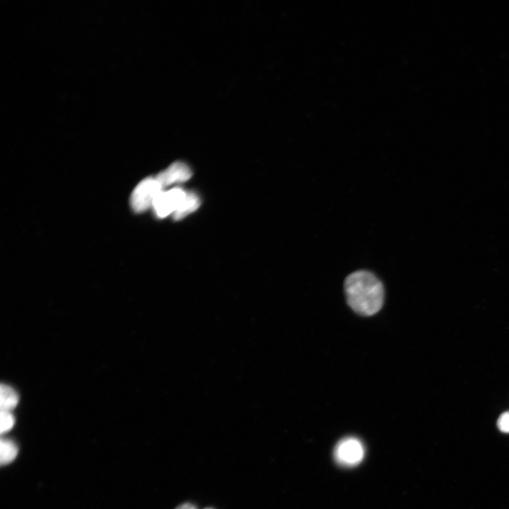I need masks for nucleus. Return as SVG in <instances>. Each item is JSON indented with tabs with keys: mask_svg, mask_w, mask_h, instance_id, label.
Returning <instances> with one entry per match:
<instances>
[{
	"mask_svg": "<svg viewBox=\"0 0 509 509\" xmlns=\"http://www.w3.org/2000/svg\"><path fill=\"white\" fill-rule=\"evenodd\" d=\"M345 291L349 306L362 315H373L383 306V284L370 272L361 270L350 275L345 282Z\"/></svg>",
	"mask_w": 509,
	"mask_h": 509,
	"instance_id": "nucleus-1",
	"label": "nucleus"
},
{
	"mask_svg": "<svg viewBox=\"0 0 509 509\" xmlns=\"http://www.w3.org/2000/svg\"><path fill=\"white\" fill-rule=\"evenodd\" d=\"M334 458L341 465L353 467L360 464L365 454L363 444L356 437H348L339 441L334 449Z\"/></svg>",
	"mask_w": 509,
	"mask_h": 509,
	"instance_id": "nucleus-2",
	"label": "nucleus"
},
{
	"mask_svg": "<svg viewBox=\"0 0 509 509\" xmlns=\"http://www.w3.org/2000/svg\"><path fill=\"white\" fill-rule=\"evenodd\" d=\"M163 187L157 180L149 178L142 182L132 196V206L136 212H142L153 206Z\"/></svg>",
	"mask_w": 509,
	"mask_h": 509,
	"instance_id": "nucleus-3",
	"label": "nucleus"
},
{
	"mask_svg": "<svg viewBox=\"0 0 509 509\" xmlns=\"http://www.w3.org/2000/svg\"><path fill=\"white\" fill-rule=\"evenodd\" d=\"M187 192L181 189L162 192L155 201L153 206L156 215L164 218L175 214L184 200Z\"/></svg>",
	"mask_w": 509,
	"mask_h": 509,
	"instance_id": "nucleus-4",
	"label": "nucleus"
},
{
	"mask_svg": "<svg viewBox=\"0 0 509 509\" xmlns=\"http://www.w3.org/2000/svg\"><path fill=\"white\" fill-rule=\"evenodd\" d=\"M191 177V169L186 163L175 162L160 173L156 179L164 188L175 184L187 182Z\"/></svg>",
	"mask_w": 509,
	"mask_h": 509,
	"instance_id": "nucleus-5",
	"label": "nucleus"
},
{
	"mask_svg": "<svg viewBox=\"0 0 509 509\" xmlns=\"http://www.w3.org/2000/svg\"><path fill=\"white\" fill-rule=\"evenodd\" d=\"M201 206L199 197L195 193H187L177 211L174 214L175 220H181L196 211Z\"/></svg>",
	"mask_w": 509,
	"mask_h": 509,
	"instance_id": "nucleus-6",
	"label": "nucleus"
},
{
	"mask_svg": "<svg viewBox=\"0 0 509 509\" xmlns=\"http://www.w3.org/2000/svg\"><path fill=\"white\" fill-rule=\"evenodd\" d=\"M0 393H1V398H0L1 410L11 412L18 403L17 393L12 388L5 385H2Z\"/></svg>",
	"mask_w": 509,
	"mask_h": 509,
	"instance_id": "nucleus-7",
	"label": "nucleus"
},
{
	"mask_svg": "<svg viewBox=\"0 0 509 509\" xmlns=\"http://www.w3.org/2000/svg\"><path fill=\"white\" fill-rule=\"evenodd\" d=\"M0 447V461L2 465H7L13 462L17 457L18 448L17 445L11 440L2 439Z\"/></svg>",
	"mask_w": 509,
	"mask_h": 509,
	"instance_id": "nucleus-8",
	"label": "nucleus"
},
{
	"mask_svg": "<svg viewBox=\"0 0 509 509\" xmlns=\"http://www.w3.org/2000/svg\"><path fill=\"white\" fill-rule=\"evenodd\" d=\"M15 417L9 411L1 410V430L2 434L10 431L15 425Z\"/></svg>",
	"mask_w": 509,
	"mask_h": 509,
	"instance_id": "nucleus-9",
	"label": "nucleus"
},
{
	"mask_svg": "<svg viewBox=\"0 0 509 509\" xmlns=\"http://www.w3.org/2000/svg\"><path fill=\"white\" fill-rule=\"evenodd\" d=\"M497 426L503 433H509V412L503 413L498 418Z\"/></svg>",
	"mask_w": 509,
	"mask_h": 509,
	"instance_id": "nucleus-10",
	"label": "nucleus"
},
{
	"mask_svg": "<svg viewBox=\"0 0 509 509\" xmlns=\"http://www.w3.org/2000/svg\"><path fill=\"white\" fill-rule=\"evenodd\" d=\"M176 509H197L196 506L190 503H186L178 506Z\"/></svg>",
	"mask_w": 509,
	"mask_h": 509,
	"instance_id": "nucleus-11",
	"label": "nucleus"
},
{
	"mask_svg": "<svg viewBox=\"0 0 509 509\" xmlns=\"http://www.w3.org/2000/svg\"><path fill=\"white\" fill-rule=\"evenodd\" d=\"M206 509H213V508H206Z\"/></svg>",
	"mask_w": 509,
	"mask_h": 509,
	"instance_id": "nucleus-12",
	"label": "nucleus"
}]
</instances>
